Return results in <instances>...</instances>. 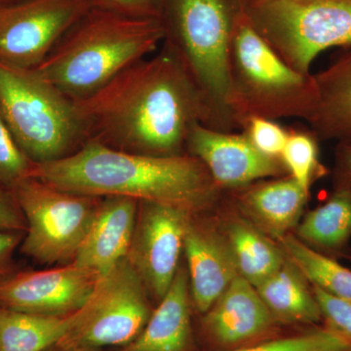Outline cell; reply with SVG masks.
Masks as SVG:
<instances>
[{"instance_id": "603a6c76", "label": "cell", "mask_w": 351, "mask_h": 351, "mask_svg": "<svg viewBox=\"0 0 351 351\" xmlns=\"http://www.w3.org/2000/svg\"><path fill=\"white\" fill-rule=\"evenodd\" d=\"M240 276L257 287L282 267L287 256L281 247L244 219H233L226 226Z\"/></svg>"}, {"instance_id": "ffe728a7", "label": "cell", "mask_w": 351, "mask_h": 351, "mask_svg": "<svg viewBox=\"0 0 351 351\" xmlns=\"http://www.w3.org/2000/svg\"><path fill=\"white\" fill-rule=\"evenodd\" d=\"M256 289L274 319L306 325L322 322L311 284L288 257L278 271Z\"/></svg>"}, {"instance_id": "f1b7e54d", "label": "cell", "mask_w": 351, "mask_h": 351, "mask_svg": "<svg viewBox=\"0 0 351 351\" xmlns=\"http://www.w3.org/2000/svg\"><path fill=\"white\" fill-rule=\"evenodd\" d=\"M324 326L351 339V301L335 297L311 285Z\"/></svg>"}, {"instance_id": "ba28073f", "label": "cell", "mask_w": 351, "mask_h": 351, "mask_svg": "<svg viewBox=\"0 0 351 351\" xmlns=\"http://www.w3.org/2000/svg\"><path fill=\"white\" fill-rule=\"evenodd\" d=\"M27 223L21 250L46 265L75 261L101 197L61 191L27 177L9 189Z\"/></svg>"}, {"instance_id": "e575fe53", "label": "cell", "mask_w": 351, "mask_h": 351, "mask_svg": "<svg viewBox=\"0 0 351 351\" xmlns=\"http://www.w3.org/2000/svg\"><path fill=\"white\" fill-rule=\"evenodd\" d=\"M20 1H23V0H0V7L10 5V4L17 3Z\"/></svg>"}, {"instance_id": "d6a6232c", "label": "cell", "mask_w": 351, "mask_h": 351, "mask_svg": "<svg viewBox=\"0 0 351 351\" xmlns=\"http://www.w3.org/2000/svg\"><path fill=\"white\" fill-rule=\"evenodd\" d=\"M19 232H0V279L5 277V271L15 249L22 237Z\"/></svg>"}, {"instance_id": "83f0119b", "label": "cell", "mask_w": 351, "mask_h": 351, "mask_svg": "<svg viewBox=\"0 0 351 351\" xmlns=\"http://www.w3.org/2000/svg\"><path fill=\"white\" fill-rule=\"evenodd\" d=\"M241 132L258 152L271 158L281 159L289 129L284 128L276 120L250 117L244 122Z\"/></svg>"}, {"instance_id": "8fae6325", "label": "cell", "mask_w": 351, "mask_h": 351, "mask_svg": "<svg viewBox=\"0 0 351 351\" xmlns=\"http://www.w3.org/2000/svg\"><path fill=\"white\" fill-rule=\"evenodd\" d=\"M193 213L182 208L138 201L128 258L149 297L163 299L180 267L184 232Z\"/></svg>"}, {"instance_id": "277c9868", "label": "cell", "mask_w": 351, "mask_h": 351, "mask_svg": "<svg viewBox=\"0 0 351 351\" xmlns=\"http://www.w3.org/2000/svg\"><path fill=\"white\" fill-rule=\"evenodd\" d=\"M240 0H163L165 39L186 69L204 107V125L240 131L232 106L230 54Z\"/></svg>"}, {"instance_id": "8992f818", "label": "cell", "mask_w": 351, "mask_h": 351, "mask_svg": "<svg viewBox=\"0 0 351 351\" xmlns=\"http://www.w3.org/2000/svg\"><path fill=\"white\" fill-rule=\"evenodd\" d=\"M0 114L32 163L64 158L87 141L75 101L34 69L0 64Z\"/></svg>"}, {"instance_id": "5b68a950", "label": "cell", "mask_w": 351, "mask_h": 351, "mask_svg": "<svg viewBox=\"0 0 351 351\" xmlns=\"http://www.w3.org/2000/svg\"><path fill=\"white\" fill-rule=\"evenodd\" d=\"M232 106L241 131L250 117L276 120L313 117L317 88L313 73L289 66L240 11L230 54Z\"/></svg>"}, {"instance_id": "4dcf8cb0", "label": "cell", "mask_w": 351, "mask_h": 351, "mask_svg": "<svg viewBox=\"0 0 351 351\" xmlns=\"http://www.w3.org/2000/svg\"><path fill=\"white\" fill-rule=\"evenodd\" d=\"M25 230L27 223L17 203L11 193H7L0 186V232H19Z\"/></svg>"}, {"instance_id": "ac0fdd59", "label": "cell", "mask_w": 351, "mask_h": 351, "mask_svg": "<svg viewBox=\"0 0 351 351\" xmlns=\"http://www.w3.org/2000/svg\"><path fill=\"white\" fill-rule=\"evenodd\" d=\"M191 287L188 269L180 267L169 290L137 338L117 351H191Z\"/></svg>"}, {"instance_id": "4316f807", "label": "cell", "mask_w": 351, "mask_h": 351, "mask_svg": "<svg viewBox=\"0 0 351 351\" xmlns=\"http://www.w3.org/2000/svg\"><path fill=\"white\" fill-rule=\"evenodd\" d=\"M32 164L0 114V186L10 189L27 178Z\"/></svg>"}, {"instance_id": "2e32d148", "label": "cell", "mask_w": 351, "mask_h": 351, "mask_svg": "<svg viewBox=\"0 0 351 351\" xmlns=\"http://www.w3.org/2000/svg\"><path fill=\"white\" fill-rule=\"evenodd\" d=\"M204 314L203 326L219 345L234 346L269 331L274 317L257 289L237 276Z\"/></svg>"}, {"instance_id": "30bf717a", "label": "cell", "mask_w": 351, "mask_h": 351, "mask_svg": "<svg viewBox=\"0 0 351 351\" xmlns=\"http://www.w3.org/2000/svg\"><path fill=\"white\" fill-rule=\"evenodd\" d=\"M89 9L87 0H23L0 7V64L38 68Z\"/></svg>"}, {"instance_id": "5bb4252c", "label": "cell", "mask_w": 351, "mask_h": 351, "mask_svg": "<svg viewBox=\"0 0 351 351\" xmlns=\"http://www.w3.org/2000/svg\"><path fill=\"white\" fill-rule=\"evenodd\" d=\"M193 218L195 215L184 232V251L191 301L199 313H205L239 274L226 235Z\"/></svg>"}, {"instance_id": "3957f363", "label": "cell", "mask_w": 351, "mask_h": 351, "mask_svg": "<svg viewBox=\"0 0 351 351\" xmlns=\"http://www.w3.org/2000/svg\"><path fill=\"white\" fill-rule=\"evenodd\" d=\"M164 39L160 19L91 8L34 69L71 100L80 101L154 53Z\"/></svg>"}, {"instance_id": "d4e9b609", "label": "cell", "mask_w": 351, "mask_h": 351, "mask_svg": "<svg viewBox=\"0 0 351 351\" xmlns=\"http://www.w3.org/2000/svg\"><path fill=\"white\" fill-rule=\"evenodd\" d=\"M319 141L311 129L289 128L281 156L288 174L307 193L316 180L328 173L319 161Z\"/></svg>"}, {"instance_id": "7c38bea8", "label": "cell", "mask_w": 351, "mask_h": 351, "mask_svg": "<svg viewBox=\"0 0 351 351\" xmlns=\"http://www.w3.org/2000/svg\"><path fill=\"white\" fill-rule=\"evenodd\" d=\"M75 263L0 279V306L47 316L71 315L91 299L101 277Z\"/></svg>"}, {"instance_id": "7a4b0ae2", "label": "cell", "mask_w": 351, "mask_h": 351, "mask_svg": "<svg viewBox=\"0 0 351 351\" xmlns=\"http://www.w3.org/2000/svg\"><path fill=\"white\" fill-rule=\"evenodd\" d=\"M27 177L77 195L124 196L196 214L216 202L221 189L205 166L188 154L145 156L86 141L73 154L32 163Z\"/></svg>"}, {"instance_id": "d6986e66", "label": "cell", "mask_w": 351, "mask_h": 351, "mask_svg": "<svg viewBox=\"0 0 351 351\" xmlns=\"http://www.w3.org/2000/svg\"><path fill=\"white\" fill-rule=\"evenodd\" d=\"M314 78L317 104L311 130L320 141L351 142V46Z\"/></svg>"}, {"instance_id": "6da1fadb", "label": "cell", "mask_w": 351, "mask_h": 351, "mask_svg": "<svg viewBox=\"0 0 351 351\" xmlns=\"http://www.w3.org/2000/svg\"><path fill=\"white\" fill-rule=\"evenodd\" d=\"M75 103L87 141L145 156L186 154L191 126L205 120L197 89L164 41L154 57L132 64Z\"/></svg>"}, {"instance_id": "484cf974", "label": "cell", "mask_w": 351, "mask_h": 351, "mask_svg": "<svg viewBox=\"0 0 351 351\" xmlns=\"http://www.w3.org/2000/svg\"><path fill=\"white\" fill-rule=\"evenodd\" d=\"M234 351H351V339L324 326Z\"/></svg>"}, {"instance_id": "1f68e13d", "label": "cell", "mask_w": 351, "mask_h": 351, "mask_svg": "<svg viewBox=\"0 0 351 351\" xmlns=\"http://www.w3.org/2000/svg\"><path fill=\"white\" fill-rule=\"evenodd\" d=\"M335 156L334 188L351 189V142H339Z\"/></svg>"}, {"instance_id": "836d02e7", "label": "cell", "mask_w": 351, "mask_h": 351, "mask_svg": "<svg viewBox=\"0 0 351 351\" xmlns=\"http://www.w3.org/2000/svg\"><path fill=\"white\" fill-rule=\"evenodd\" d=\"M44 351H101V350L87 348V346H63L56 343V345L50 346L49 348Z\"/></svg>"}, {"instance_id": "9a60e30c", "label": "cell", "mask_w": 351, "mask_h": 351, "mask_svg": "<svg viewBox=\"0 0 351 351\" xmlns=\"http://www.w3.org/2000/svg\"><path fill=\"white\" fill-rule=\"evenodd\" d=\"M138 201L124 196L101 197L96 216L73 263L105 276L126 258L135 230Z\"/></svg>"}, {"instance_id": "cb8c5ba5", "label": "cell", "mask_w": 351, "mask_h": 351, "mask_svg": "<svg viewBox=\"0 0 351 351\" xmlns=\"http://www.w3.org/2000/svg\"><path fill=\"white\" fill-rule=\"evenodd\" d=\"M281 248L309 283L328 294L351 301V269L337 262L294 235H285L280 240Z\"/></svg>"}, {"instance_id": "9c48e42d", "label": "cell", "mask_w": 351, "mask_h": 351, "mask_svg": "<svg viewBox=\"0 0 351 351\" xmlns=\"http://www.w3.org/2000/svg\"><path fill=\"white\" fill-rule=\"evenodd\" d=\"M149 295L128 258L101 277L90 301L59 345L122 348L143 331L152 313Z\"/></svg>"}, {"instance_id": "7402d4cb", "label": "cell", "mask_w": 351, "mask_h": 351, "mask_svg": "<svg viewBox=\"0 0 351 351\" xmlns=\"http://www.w3.org/2000/svg\"><path fill=\"white\" fill-rule=\"evenodd\" d=\"M82 309L71 315L47 316L0 306V351L47 350L68 334Z\"/></svg>"}, {"instance_id": "44dd1931", "label": "cell", "mask_w": 351, "mask_h": 351, "mask_svg": "<svg viewBox=\"0 0 351 351\" xmlns=\"http://www.w3.org/2000/svg\"><path fill=\"white\" fill-rule=\"evenodd\" d=\"M298 237L329 257L345 253L351 239V189L334 188L323 204L300 221Z\"/></svg>"}, {"instance_id": "f546056e", "label": "cell", "mask_w": 351, "mask_h": 351, "mask_svg": "<svg viewBox=\"0 0 351 351\" xmlns=\"http://www.w3.org/2000/svg\"><path fill=\"white\" fill-rule=\"evenodd\" d=\"M91 8L142 19H160L163 0H87Z\"/></svg>"}, {"instance_id": "52a82bcc", "label": "cell", "mask_w": 351, "mask_h": 351, "mask_svg": "<svg viewBox=\"0 0 351 351\" xmlns=\"http://www.w3.org/2000/svg\"><path fill=\"white\" fill-rule=\"evenodd\" d=\"M256 32L295 71L323 51L351 46V0H240Z\"/></svg>"}, {"instance_id": "4fadbf2b", "label": "cell", "mask_w": 351, "mask_h": 351, "mask_svg": "<svg viewBox=\"0 0 351 351\" xmlns=\"http://www.w3.org/2000/svg\"><path fill=\"white\" fill-rule=\"evenodd\" d=\"M186 152L206 168L221 191H235L258 180L287 176L281 159L263 154L244 133L214 130L201 122L191 126Z\"/></svg>"}, {"instance_id": "e0dca14e", "label": "cell", "mask_w": 351, "mask_h": 351, "mask_svg": "<svg viewBox=\"0 0 351 351\" xmlns=\"http://www.w3.org/2000/svg\"><path fill=\"white\" fill-rule=\"evenodd\" d=\"M237 191V205L265 235L280 240L299 226L308 193L290 175L251 184Z\"/></svg>"}]
</instances>
